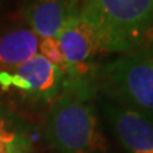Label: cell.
<instances>
[{
    "label": "cell",
    "instance_id": "8992f818",
    "mask_svg": "<svg viewBox=\"0 0 153 153\" xmlns=\"http://www.w3.org/2000/svg\"><path fill=\"white\" fill-rule=\"evenodd\" d=\"M78 3L79 0H32L26 9V18L38 37H57Z\"/></svg>",
    "mask_w": 153,
    "mask_h": 153
},
{
    "label": "cell",
    "instance_id": "9c48e42d",
    "mask_svg": "<svg viewBox=\"0 0 153 153\" xmlns=\"http://www.w3.org/2000/svg\"><path fill=\"white\" fill-rule=\"evenodd\" d=\"M0 152L28 153V142L23 135L9 126L7 119L0 112Z\"/></svg>",
    "mask_w": 153,
    "mask_h": 153
},
{
    "label": "cell",
    "instance_id": "52a82bcc",
    "mask_svg": "<svg viewBox=\"0 0 153 153\" xmlns=\"http://www.w3.org/2000/svg\"><path fill=\"white\" fill-rule=\"evenodd\" d=\"M38 37L32 30H16L0 36V70H9L38 54Z\"/></svg>",
    "mask_w": 153,
    "mask_h": 153
},
{
    "label": "cell",
    "instance_id": "ba28073f",
    "mask_svg": "<svg viewBox=\"0 0 153 153\" xmlns=\"http://www.w3.org/2000/svg\"><path fill=\"white\" fill-rule=\"evenodd\" d=\"M38 54L42 55L46 60H49L52 65H55L63 75V80L66 79L71 73V68L66 61L65 56L61 51L60 42L57 37H45L38 42Z\"/></svg>",
    "mask_w": 153,
    "mask_h": 153
},
{
    "label": "cell",
    "instance_id": "277c9868",
    "mask_svg": "<svg viewBox=\"0 0 153 153\" xmlns=\"http://www.w3.org/2000/svg\"><path fill=\"white\" fill-rule=\"evenodd\" d=\"M0 87L17 91L33 102L49 103L63 89V75L55 65L37 54L13 69L0 70Z\"/></svg>",
    "mask_w": 153,
    "mask_h": 153
},
{
    "label": "cell",
    "instance_id": "6da1fadb",
    "mask_svg": "<svg viewBox=\"0 0 153 153\" xmlns=\"http://www.w3.org/2000/svg\"><path fill=\"white\" fill-rule=\"evenodd\" d=\"M96 89L63 87L46 116L45 138L56 153H112L92 98Z\"/></svg>",
    "mask_w": 153,
    "mask_h": 153
},
{
    "label": "cell",
    "instance_id": "30bf717a",
    "mask_svg": "<svg viewBox=\"0 0 153 153\" xmlns=\"http://www.w3.org/2000/svg\"><path fill=\"white\" fill-rule=\"evenodd\" d=\"M144 51H147V52H153V44H152L149 47H148L147 50H144ZM140 52H143V51H140Z\"/></svg>",
    "mask_w": 153,
    "mask_h": 153
},
{
    "label": "cell",
    "instance_id": "5b68a950",
    "mask_svg": "<svg viewBox=\"0 0 153 153\" xmlns=\"http://www.w3.org/2000/svg\"><path fill=\"white\" fill-rule=\"evenodd\" d=\"M100 106L125 153H153V120L105 94Z\"/></svg>",
    "mask_w": 153,
    "mask_h": 153
},
{
    "label": "cell",
    "instance_id": "7a4b0ae2",
    "mask_svg": "<svg viewBox=\"0 0 153 153\" xmlns=\"http://www.w3.org/2000/svg\"><path fill=\"white\" fill-rule=\"evenodd\" d=\"M76 9L96 28L105 52L135 54L153 44V0H79Z\"/></svg>",
    "mask_w": 153,
    "mask_h": 153
},
{
    "label": "cell",
    "instance_id": "3957f363",
    "mask_svg": "<svg viewBox=\"0 0 153 153\" xmlns=\"http://www.w3.org/2000/svg\"><path fill=\"white\" fill-rule=\"evenodd\" d=\"M97 83L106 96L153 120V52L128 54L105 65Z\"/></svg>",
    "mask_w": 153,
    "mask_h": 153
}]
</instances>
